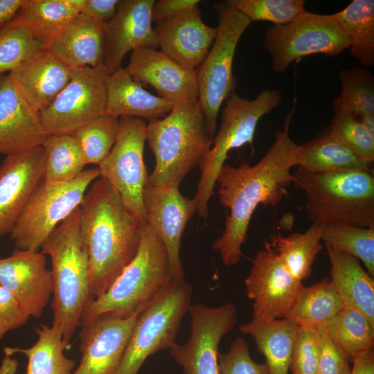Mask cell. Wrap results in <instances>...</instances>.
Segmentation results:
<instances>
[{
    "label": "cell",
    "instance_id": "obj_1",
    "mask_svg": "<svg viewBox=\"0 0 374 374\" xmlns=\"http://www.w3.org/2000/svg\"><path fill=\"white\" fill-rule=\"evenodd\" d=\"M294 112L292 109L287 114L283 127L276 131L272 145L255 165L245 160L238 167L224 164L217 175L219 200L229 213L224 230L212 247L226 266L240 260L241 247L256 207H274L287 195V188L292 184L291 170L300 163V145L290 136Z\"/></svg>",
    "mask_w": 374,
    "mask_h": 374
},
{
    "label": "cell",
    "instance_id": "obj_2",
    "mask_svg": "<svg viewBox=\"0 0 374 374\" xmlns=\"http://www.w3.org/2000/svg\"><path fill=\"white\" fill-rule=\"evenodd\" d=\"M79 212L80 233L89 256L91 293L97 299L134 258L143 225L101 176L87 190Z\"/></svg>",
    "mask_w": 374,
    "mask_h": 374
},
{
    "label": "cell",
    "instance_id": "obj_3",
    "mask_svg": "<svg viewBox=\"0 0 374 374\" xmlns=\"http://www.w3.org/2000/svg\"><path fill=\"white\" fill-rule=\"evenodd\" d=\"M41 248L51 262L53 323L60 326L64 340L70 344L86 308L93 299L89 252L80 229L79 207L55 229Z\"/></svg>",
    "mask_w": 374,
    "mask_h": 374
},
{
    "label": "cell",
    "instance_id": "obj_4",
    "mask_svg": "<svg viewBox=\"0 0 374 374\" xmlns=\"http://www.w3.org/2000/svg\"><path fill=\"white\" fill-rule=\"evenodd\" d=\"M212 139L198 100L176 103L163 118L150 121L146 141L156 163L148 183L179 188L186 176L199 166Z\"/></svg>",
    "mask_w": 374,
    "mask_h": 374
},
{
    "label": "cell",
    "instance_id": "obj_5",
    "mask_svg": "<svg viewBox=\"0 0 374 374\" xmlns=\"http://www.w3.org/2000/svg\"><path fill=\"white\" fill-rule=\"evenodd\" d=\"M292 184L306 197L313 224L374 227V177L371 171L312 172L301 167Z\"/></svg>",
    "mask_w": 374,
    "mask_h": 374
},
{
    "label": "cell",
    "instance_id": "obj_6",
    "mask_svg": "<svg viewBox=\"0 0 374 374\" xmlns=\"http://www.w3.org/2000/svg\"><path fill=\"white\" fill-rule=\"evenodd\" d=\"M172 280L166 249L152 227L144 224L134 258L104 294L89 302L81 323L103 313L130 318L142 312Z\"/></svg>",
    "mask_w": 374,
    "mask_h": 374
},
{
    "label": "cell",
    "instance_id": "obj_7",
    "mask_svg": "<svg viewBox=\"0 0 374 374\" xmlns=\"http://www.w3.org/2000/svg\"><path fill=\"white\" fill-rule=\"evenodd\" d=\"M282 97L280 90L265 89L253 100L241 97L236 92L226 100L220 129L199 166L201 176L194 199L197 212L204 220L208 215V203L214 195L217 175L229 152L249 144L254 153L253 141L257 125L263 116L279 105Z\"/></svg>",
    "mask_w": 374,
    "mask_h": 374
},
{
    "label": "cell",
    "instance_id": "obj_8",
    "mask_svg": "<svg viewBox=\"0 0 374 374\" xmlns=\"http://www.w3.org/2000/svg\"><path fill=\"white\" fill-rule=\"evenodd\" d=\"M192 293V286L184 280H172L157 294L139 314L115 374H138L149 356L177 343Z\"/></svg>",
    "mask_w": 374,
    "mask_h": 374
},
{
    "label": "cell",
    "instance_id": "obj_9",
    "mask_svg": "<svg viewBox=\"0 0 374 374\" xmlns=\"http://www.w3.org/2000/svg\"><path fill=\"white\" fill-rule=\"evenodd\" d=\"M218 19L217 35L205 58L196 69L198 102L212 138L222 103L235 92L233 62L238 42L251 24L241 12L224 1L215 3Z\"/></svg>",
    "mask_w": 374,
    "mask_h": 374
},
{
    "label": "cell",
    "instance_id": "obj_10",
    "mask_svg": "<svg viewBox=\"0 0 374 374\" xmlns=\"http://www.w3.org/2000/svg\"><path fill=\"white\" fill-rule=\"evenodd\" d=\"M100 175L98 167L84 170L66 183L42 181L10 233L16 248L38 251L51 233L81 204Z\"/></svg>",
    "mask_w": 374,
    "mask_h": 374
},
{
    "label": "cell",
    "instance_id": "obj_11",
    "mask_svg": "<svg viewBox=\"0 0 374 374\" xmlns=\"http://www.w3.org/2000/svg\"><path fill=\"white\" fill-rule=\"evenodd\" d=\"M264 44L271 57V71L283 73L293 62L310 55L336 56L350 47V42L333 14L304 10L289 23L269 27Z\"/></svg>",
    "mask_w": 374,
    "mask_h": 374
},
{
    "label": "cell",
    "instance_id": "obj_12",
    "mask_svg": "<svg viewBox=\"0 0 374 374\" xmlns=\"http://www.w3.org/2000/svg\"><path fill=\"white\" fill-rule=\"evenodd\" d=\"M146 127L143 119L120 117L116 142L98 166L100 176L109 181L142 225L148 224L143 201L149 176L143 159Z\"/></svg>",
    "mask_w": 374,
    "mask_h": 374
},
{
    "label": "cell",
    "instance_id": "obj_13",
    "mask_svg": "<svg viewBox=\"0 0 374 374\" xmlns=\"http://www.w3.org/2000/svg\"><path fill=\"white\" fill-rule=\"evenodd\" d=\"M108 75L104 66L73 69L68 84L39 112L48 134H71L105 114Z\"/></svg>",
    "mask_w": 374,
    "mask_h": 374
},
{
    "label": "cell",
    "instance_id": "obj_14",
    "mask_svg": "<svg viewBox=\"0 0 374 374\" xmlns=\"http://www.w3.org/2000/svg\"><path fill=\"white\" fill-rule=\"evenodd\" d=\"M189 312L190 335L186 343L169 349L170 356L184 374H218L219 344L237 323V308L229 303L216 308L195 303Z\"/></svg>",
    "mask_w": 374,
    "mask_h": 374
},
{
    "label": "cell",
    "instance_id": "obj_15",
    "mask_svg": "<svg viewBox=\"0 0 374 374\" xmlns=\"http://www.w3.org/2000/svg\"><path fill=\"white\" fill-rule=\"evenodd\" d=\"M244 284L253 302V318L265 321L284 318L304 288L267 240L255 255Z\"/></svg>",
    "mask_w": 374,
    "mask_h": 374
},
{
    "label": "cell",
    "instance_id": "obj_16",
    "mask_svg": "<svg viewBox=\"0 0 374 374\" xmlns=\"http://www.w3.org/2000/svg\"><path fill=\"white\" fill-rule=\"evenodd\" d=\"M121 319L103 313L81 323L78 366L71 374H115L139 314Z\"/></svg>",
    "mask_w": 374,
    "mask_h": 374
},
{
    "label": "cell",
    "instance_id": "obj_17",
    "mask_svg": "<svg viewBox=\"0 0 374 374\" xmlns=\"http://www.w3.org/2000/svg\"><path fill=\"white\" fill-rule=\"evenodd\" d=\"M143 201L148 223L166 249L171 278L184 280L180 258L181 241L188 222L197 212L195 200L182 195L179 188L156 186L148 181Z\"/></svg>",
    "mask_w": 374,
    "mask_h": 374
},
{
    "label": "cell",
    "instance_id": "obj_18",
    "mask_svg": "<svg viewBox=\"0 0 374 374\" xmlns=\"http://www.w3.org/2000/svg\"><path fill=\"white\" fill-rule=\"evenodd\" d=\"M44 175L42 146L6 156L0 166V238L10 233Z\"/></svg>",
    "mask_w": 374,
    "mask_h": 374
},
{
    "label": "cell",
    "instance_id": "obj_19",
    "mask_svg": "<svg viewBox=\"0 0 374 374\" xmlns=\"http://www.w3.org/2000/svg\"><path fill=\"white\" fill-rule=\"evenodd\" d=\"M0 286L17 299L30 317H40L53 293L45 255L15 248L10 256L0 259Z\"/></svg>",
    "mask_w": 374,
    "mask_h": 374
},
{
    "label": "cell",
    "instance_id": "obj_20",
    "mask_svg": "<svg viewBox=\"0 0 374 374\" xmlns=\"http://www.w3.org/2000/svg\"><path fill=\"white\" fill-rule=\"evenodd\" d=\"M125 68L135 81L151 86L161 98L175 104L198 99L196 69L184 68L157 48L134 49Z\"/></svg>",
    "mask_w": 374,
    "mask_h": 374
},
{
    "label": "cell",
    "instance_id": "obj_21",
    "mask_svg": "<svg viewBox=\"0 0 374 374\" xmlns=\"http://www.w3.org/2000/svg\"><path fill=\"white\" fill-rule=\"evenodd\" d=\"M154 0H119L114 17L106 23V56L108 75L121 68L125 55L134 49L158 48L151 11Z\"/></svg>",
    "mask_w": 374,
    "mask_h": 374
},
{
    "label": "cell",
    "instance_id": "obj_22",
    "mask_svg": "<svg viewBox=\"0 0 374 374\" xmlns=\"http://www.w3.org/2000/svg\"><path fill=\"white\" fill-rule=\"evenodd\" d=\"M154 30L160 51L190 70L200 65L217 35V27L203 21L199 3L157 24Z\"/></svg>",
    "mask_w": 374,
    "mask_h": 374
},
{
    "label": "cell",
    "instance_id": "obj_23",
    "mask_svg": "<svg viewBox=\"0 0 374 374\" xmlns=\"http://www.w3.org/2000/svg\"><path fill=\"white\" fill-rule=\"evenodd\" d=\"M49 134L39 113L27 102L9 75H0V154L15 155L42 146Z\"/></svg>",
    "mask_w": 374,
    "mask_h": 374
},
{
    "label": "cell",
    "instance_id": "obj_24",
    "mask_svg": "<svg viewBox=\"0 0 374 374\" xmlns=\"http://www.w3.org/2000/svg\"><path fill=\"white\" fill-rule=\"evenodd\" d=\"M106 23L81 13L73 18L45 48L71 70L104 66Z\"/></svg>",
    "mask_w": 374,
    "mask_h": 374
},
{
    "label": "cell",
    "instance_id": "obj_25",
    "mask_svg": "<svg viewBox=\"0 0 374 374\" xmlns=\"http://www.w3.org/2000/svg\"><path fill=\"white\" fill-rule=\"evenodd\" d=\"M8 75L29 105L39 113L68 84L72 70L43 48Z\"/></svg>",
    "mask_w": 374,
    "mask_h": 374
},
{
    "label": "cell",
    "instance_id": "obj_26",
    "mask_svg": "<svg viewBox=\"0 0 374 374\" xmlns=\"http://www.w3.org/2000/svg\"><path fill=\"white\" fill-rule=\"evenodd\" d=\"M175 105L145 90L126 68L121 67L107 77L106 114L150 121L169 114Z\"/></svg>",
    "mask_w": 374,
    "mask_h": 374
},
{
    "label": "cell",
    "instance_id": "obj_27",
    "mask_svg": "<svg viewBox=\"0 0 374 374\" xmlns=\"http://www.w3.org/2000/svg\"><path fill=\"white\" fill-rule=\"evenodd\" d=\"M330 283L345 305L359 310L374 326V280L353 256L326 246Z\"/></svg>",
    "mask_w": 374,
    "mask_h": 374
},
{
    "label": "cell",
    "instance_id": "obj_28",
    "mask_svg": "<svg viewBox=\"0 0 374 374\" xmlns=\"http://www.w3.org/2000/svg\"><path fill=\"white\" fill-rule=\"evenodd\" d=\"M300 148L299 167L309 172L371 171L373 162L357 153L330 126Z\"/></svg>",
    "mask_w": 374,
    "mask_h": 374
},
{
    "label": "cell",
    "instance_id": "obj_29",
    "mask_svg": "<svg viewBox=\"0 0 374 374\" xmlns=\"http://www.w3.org/2000/svg\"><path fill=\"white\" fill-rule=\"evenodd\" d=\"M299 326L287 319L270 321L253 318L240 326L251 336L266 359L269 374H289Z\"/></svg>",
    "mask_w": 374,
    "mask_h": 374
},
{
    "label": "cell",
    "instance_id": "obj_30",
    "mask_svg": "<svg viewBox=\"0 0 374 374\" xmlns=\"http://www.w3.org/2000/svg\"><path fill=\"white\" fill-rule=\"evenodd\" d=\"M84 0H26L8 24L29 30L44 48L76 15Z\"/></svg>",
    "mask_w": 374,
    "mask_h": 374
},
{
    "label": "cell",
    "instance_id": "obj_31",
    "mask_svg": "<svg viewBox=\"0 0 374 374\" xmlns=\"http://www.w3.org/2000/svg\"><path fill=\"white\" fill-rule=\"evenodd\" d=\"M37 341L30 348L5 347V355L21 353L26 356L28 364L24 374H71L75 367L73 360L64 355L71 345L63 339L60 326L42 324L35 328Z\"/></svg>",
    "mask_w": 374,
    "mask_h": 374
},
{
    "label": "cell",
    "instance_id": "obj_32",
    "mask_svg": "<svg viewBox=\"0 0 374 374\" xmlns=\"http://www.w3.org/2000/svg\"><path fill=\"white\" fill-rule=\"evenodd\" d=\"M344 303L328 278L304 287L290 312L284 317L299 327L319 330L325 328Z\"/></svg>",
    "mask_w": 374,
    "mask_h": 374
},
{
    "label": "cell",
    "instance_id": "obj_33",
    "mask_svg": "<svg viewBox=\"0 0 374 374\" xmlns=\"http://www.w3.org/2000/svg\"><path fill=\"white\" fill-rule=\"evenodd\" d=\"M321 241V226L313 224L304 233L284 236L274 231L269 242L290 274L302 282L311 274L313 262L323 248Z\"/></svg>",
    "mask_w": 374,
    "mask_h": 374
},
{
    "label": "cell",
    "instance_id": "obj_34",
    "mask_svg": "<svg viewBox=\"0 0 374 374\" xmlns=\"http://www.w3.org/2000/svg\"><path fill=\"white\" fill-rule=\"evenodd\" d=\"M350 42V53L364 66L374 64V1L353 0L333 14Z\"/></svg>",
    "mask_w": 374,
    "mask_h": 374
},
{
    "label": "cell",
    "instance_id": "obj_35",
    "mask_svg": "<svg viewBox=\"0 0 374 374\" xmlns=\"http://www.w3.org/2000/svg\"><path fill=\"white\" fill-rule=\"evenodd\" d=\"M325 329L330 339L352 359L373 348L374 326L350 305L344 304Z\"/></svg>",
    "mask_w": 374,
    "mask_h": 374
},
{
    "label": "cell",
    "instance_id": "obj_36",
    "mask_svg": "<svg viewBox=\"0 0 374 374\" xmlns=\"http://www.w3.org/2000/svg\"><path fill=\"white\" fill-rule=\"evenodd\" d=\"M45 152L44 181L62 184L73 181L86 166L71 134L49 135L42 145Z\"/></svg>",
    "mask_w": 374,
    "mask_h": 374
},
{
    "label": "cell",
    "instance_id": "obj_37",
    "mask_svg": "<svg viewBox=\"0 0 374 374\" xmlns=\"http://www.w3.org/2000/svg\"><path fill=\"white\" fill-rule=\"evenodd\" d=\"M321 240L326 246L362 260L367 273L374 276V227L345 224L321 226Z\"/></svg>",
    "mask_w": 374,
    "mask_h": 374
},
{
    "label": "cell",
    "instance_id": "obj_38",
    "mask_svg": "<svg viewBox=\"0 0 374 374\" xmlns=\"http://www.w3.org/2000/svg\"><path fill=\"white\" fill-rule=\"evenodd\" d=\"M119 118L105 113L71 134L86 165L99 166L105 159L116 142Z\"/></svg>",
    "mask_w": 374,
    "mask_h": 374
},
{
    "label": "cell",
    "instance_id": "obj_39",
    "mask_svg": "<svg viewBox=\"0 0 374 374\" xmlns=\"http://www.w3.org/2000/svg\"><path fill=\"white\" fill-rule=\"evenodd\" d=\"M341 93L337 97L341 105L360 118L374 114V78L365 68L355 66L342 69L339 75Z\"/></svg>",
    "mask_w": 374,
    "mask_h": 374
},
{
    "label": "cell",
    "instance_id": "obj_40",
    "mask_svg": "<svg viewBox=\"0 0 374 374\" xmlns=\"http://www.w3.org/2000/svg\"><path fill=\"white\" fill-rule=\"evenodd\" d=\"M224 2L243 14L250 22L265 21L283 25L305 10L303 0H226Z\"/></svg>",
    "mask_w": 374,
    "mask_h": 374
},
{
    "label": "cell",
    "instance_id": "obj_41",
    "mask_svg": "<svg viewBox=\"0 0 374 374\" xmlns=\"http://www.w3.org/2000/svg\"><path fill=\"white\" fill-rule=\"evenodd\" d=\"M43 48L44 46L28 29L7 24L0 29V75L10 73Z\"/></svg>",
    "mask_w": 374,
    "mask_h": 374
},
{
    "label": "cell",
    "instance_id": "obj_42",
    "mask_svg": "<svg viewBox=\"0 0 374 374\" xmlns=\"http://www.w3.org/2000/svg\"><path fill=\"white\" fill-rule=\"evenodd\" d=\"M334 115L330 127L357 153L368 161H374V138L359 119L346 109L337 97L333 101Z\"/></svg>",
    "mask_w": 374,
    "mask_h": 374
},
{
    "label": "cell",
    "instance_id": "obj_43",
    "mask_svg": "<svg viewBox=\"0 0 374 374\" xmlns=\"http://www.w3.org/2000/svg\"><path fill=\"white\" fill-rule=\"evenodd\" d=\"M218 374H269L265 363L258 364L251 357L247 341L237 337L227 353L217 355Z\"/></svg>",
    "mask_w": 374,
    "mask_h": 374
},
{
    "label": "cell",
    "instance_id": "obj_44",
    "mask_svg": "<svg viewBox=\"0 0 374 374\" xmlns=\"http://www.w3.org/2000/svg\"><path fill=\"white\" fill-rule=\"evenodd\" d=\"M319 339L316 330L299 327L292 357V374H317Z\"/></svg>",
    "mask_w": 374,
    "mask_h": 374
},
{
    "label": "cell",
    "instance_id": "obj_45",
    "mask_svg": "<svg viewBox=\"0 0 374 374\" xmlns=\"http://www.w3.org/2000/svg\"><path fill=\"white\" fill-rule=\"evenodd\" d=\"M319 359L317 374H350V359L328 335L325 328L317 330Z\"/></svg>",
    "mask_w": 374,
    "mask_h": 374
},
{
    "label": "cell",
    "instance_id": "obj_46",
    "mask_svg": "<svg viewBox=\"0 0 374 374\" xmlns=\"http://www.w3.org/2000/svg\"><path fill=\"white\" fill-rule=\"evenodd\" d=\"M30 317L17 299L0 286V341L8 332L25 325Z\"/></svg>",
    "mask_w": 374,
    "mask_h": 374
},
{
    "label": "cell",
    "instance_id": "obj_47",
    "mask_svg": "<svg viewBox=\"0 0 374 374\" xmlns=\"http://www.w3.org/2000/svg\"><path fill=\"white\" fill-rule=\"evenodd\" d=\"M199 2L198 0L154 1L151 11L152 22L161 23Z\"/></svg>",
    "mask_w": 374,
    "mask_h": 374
},
{
    "label": "cell",
    "instance_id": "obj_48",
    "mask_svg": "<svg viewBox=\"0 0 374 374\" xmlns=\"http://www.w3.org/2000/svg\"><path fill=\"white\" fill-rule=\"evenodd\" d=\"M119 0H84L80 13L97 21L107 23L115 15Z\"/></svg>",
    "mask_w": 374,
    "mask_h": 374
},
{
    "label": "cell",
    "instance_id": "obj_49",
    "mask_svg": "<svg viewBox=\"0 0 374 374\" xmlns=\"http://www.w3.org/2000/svg\"><path fill=\"white\" fill-rule=\"evenodd\" d=\"M353 362L350 374H374L373 348L356 355Z\"/></svg>",
    "mask_w": 374,
    "mask_h": 374
},
{
    "label": "cell",
    "instance_id": "obj_50",
    "mask_svg": "<svg viewBox=\"0 0 374 374\" xmlns=\"http://www.w3.org/2000/svg\"><path fill=\"white\" fill-rule=\"evenodd\" d=\"M26 0H0V29L11 21Z\"/></svg>",
    "mask_w": 374,
    "mask_h": 374
},
{
    "label": "cell",
    "instance_id": "obj_51",
    "mask_svg": "<svg viewBox=\"0 0 374 374\" xmlns=\"http://www.w3.org/2000/svg\"><path fill=\"white\" fill-rule=\"evenodd\" d=\"M19 363L12 356L5 355L0 366V374H15Z\"/></svg>",
    "mask_w": 374,
    "mask_h": 374
},
{
    "label": "cell",
    "instance_id": "obj_52",
    "mask_svg": "<svg viewBox=\"0 0 374 374\" xmlns=\"http://www.w3.org/2000/svg\"><path fill=\"white\" fill-rule=\"evenodd\" d=\"M358 119L367 132L374 138V114L363 116Z\"/></svg>",
    "mask_w": 374,
    "mask_h": 374
}]
</instances>
